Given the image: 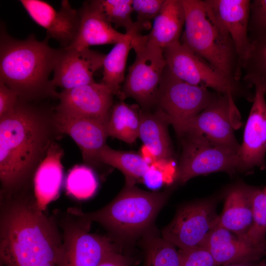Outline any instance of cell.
I'll list each match as a JSON object with an SVG mask.
<instances>
[{"label": "cell", "instance_id": "cell-35", "mask_svg": "<svg viewBox=\"0 0 266 266\" xmlns=\"http://www.w3.org/2000/svg\"><path fill=\"white\" fill-rule=\"evenodd\" d=\"M179 250L181 256V266H219L204 244L190 249Z\"/></svg>", "mask_w": 266, "mask_h": 266}, {"label": "cell", "instance_id": "cell-18", "mask_svg": "<svg viewBox=\"0 0 266 266\" xmlns=\"http://www.w3.org/2000/svg\"><path fill=\"white\" fill-rule=\"evenodd\" d=\"M235 45L241 67L251 46L249 23L251 0H205Z\"/></svg>", "mask_w": 266, "mask_h": 266}, {"label": "cell", "instance_id": "cell-4", "mask_svg": "<svg viewBox=\"0 0 266 266\" xmlns=\"http://www.w3.org/2000/svg\"><path fill=\"white\" fill-rule=\"evenodd\" d=\"M182 2L185 22L180 42L228 78L240 81L242 72L233 42L205 0Z\"/></svg>", "mask_w": 266, "mask_h": 266}, {"label": "cell", "instance_id": "cell-29", "mask_svg": "<svg viewBox=\"0 0 266 266\" xmlns=\"http://www.w3.org/2000/svg\"><path fill=\"white\" fill-rule=\"evenodd\" d=\"M242 80L266 92V36L251 41L250 50L241 65Z\"/></svg>", "mask_w": 266, "mask_h": 266}, {"label": "cell", "instance_id": "cell-3", "mask_svg": "<svg viewBox=\"0 0 266 266\" xmlns=\"http://www.w3.org/2000/svg\"><path fill=\"white\" fill-rule=\"evenodd\" d=\"M49 39L46 36L39 41L31 34L24 40L16 39L1 26L0 81L21 100L35 102L57 98L58 93L49 78L58 49L49 45Z\"/></svg>", "mask_w": 266, "mask_h": 266}, {"label": "cell", "instance_id": "cell-1", "mask_svg": "<svg viewBox=\"0 0 266 266\" xmlns=\"http://www.w3.org/2000/svg\"><path fill=\"white\" fill-rule=\"evenodd\" d=\"M54 114V108L19 99L12 112L0 119V193L33 190L38 167L63 136Z\"/></svg>", "mask_w": 266, "mask_h": 266}, {"label": "cell", "instance_id": "cell-19", "mask_svg": "<svg viewBox=\"0 0 266 266\" xmlns=\"http://www.w3.org/2000/svg\"><path fill=\"white\" fill-rule=\"evenodd\" d=\"M203 244L219 266L256 263L266 256V248L250 244L219 225L212 231Z\"/></svg>", "mask_w": 266, "mask_h": 266}, {"label": "cell", "instance_id": "cell-20", "mask_svg": "<svg viewBox=\"0 0 266 266\" xmlns=\"http://www.w3.org/2000/svg\"><path fill=\"white\" fill-rule=\"evenodd\" d=\"M80 25L77 36L68 47L89 48L94 45L116 44L126 36L105 18L94 0L85 1L78 10Z\"/></svg>", "mask_w": 266, "mask_h": 266}, {"label": "cell", "instance_id": "cell-24", "mask_svg": "<svg viewBox=\"0 0 266 266\" xmlns=\"http://www.w3.org/2000/svg\"><path fill=\"white\" fill-rule=\"evenodd\" d=\"M138 137L157 160L172 159L173 151L165 114L159 109L154 112L140 109Z\"/></svg>", "mask_w": 266, "mask_h": 266}, {"label": "cell", "instance_id": "cell-5", "mask_svg": "<svg viewBox=\"0 0 266 266\" xmlns=\"http://www.w3.org/2000/svg\"><path fill=\"white\" fill-rule=\"evenodd\" d=\"M170 193L169 190L146 191L125 182L121 191L108 204L92 212L81 210V213L102 226L116 241H132L151 230Z\"/></svg>", "mask_w": 266, "mask_h": 266}, {"label": "cell", "instance_id": "cell-9", "mask_svg": "<svg viewBox=\"0 0 266 266\" xmlns=\"http://www.w3.org/2000/svg\"><path fill=\"white\" fill-rule=\"evenodd\" d=\"M175 181L184 183L196 176L217 172L238 171V152L198 134H184Z\"/></svg>", "mask_w": 266, "mask_h": 266}, {"label": "cell", "instance_id": "cell-12", "mask_svg": "<svg viewBox=\"0 0 266 266\" xmlns=\"http://www.w3.org/2000/svg\"><path fill=\"white\" fill-rule=\"evenodd\" d=\"M219 220L215 200L192 202L179 209L162 236L180 250L192 249L203 244Z\"/></svg>", "mask_w": 266, "mask_h": 266}, {"label": "cell", "instance_id": "cell-8", "mask_svg": "<svg viewBox=\"0 0 266 266\" xmlns=\"http://www.w3.org/2000/svg\"><path fill=\"white\" fill-rule=\"evenodd\" d=\"M134 62L129 67L123 84L121 100L134 99L143 110L156 104L159 86L166 66L163 49L147 43L141 33L134 34Z\"/></svg>", "mask_w": 266, "mask_h": 266}, {"label": "cell", "instance_id": "cell-36", "mask_svg": "<svg viewBox=\"0 0 266 266\" xmlns=\"http://www.w3.org/2000/svg\"><path fill=\"white\" fill-rule=\"evenodd\" d=\"M19 100L17 94L0 81V119L12 112Z\"/></svg>", "mask_w": 266, "mask_h": 266}, {"label": "cell", "instance_id": "cell-32", "mask_svg": "<svg viewBox=\"0 0 266 266\" xmlns=\"http://www.w3.org/2000/svg\"><path fill=\"white\" fill-rule=\"evenodd\" d=\"M96 4L107 20L115 28L123 27L126 33L134 31V22L131 18L133 0H95Z\"/></svg>", "mask_w": 266, "mask_h": 266}, {"label": "cell", "instance_id": "cell-11", "mask_svg": "<svg viewBox=\"0 0 266 266\" xmlns=\"http://www.w3.org/2000/svg\"><path fill=\"white\" fill-rule=\"evenodd\" d=\"M231 93H218L203 111L188 121L176 133L201 135L210 141L238 152L234 130L240 124L239 112Z\"/></svg>", "mask_w": 266, "mask_h": 266}, {"label": "cell", "instance_id": "cell-10", "mask_svg": "<svg viewBox=\"0 0 266 266\" xmlns=\"http://www.w3.org/2000/svg\"><path fill=\"white\" fill-rule=\"evenodd\" d=\"M218 94L207 88L178 78L166 66L156 105L165 114L177 133L188 121L206 108Z\"/></svg>", "mask_w": 266, "mask_h": 266}, {"label": "cell", "instance_id": "cell-14", "mask_svg": "<svg viewBox=\"0 0 266 266\" xmlns=\"http://www.w3.org/2000/svg\"><path fill=\"white\" fill-rule=\"evenodd\" d=\"M253 103L238 152V171L249 172L266 167V92L255 87Z\"/></svg>", "mask_w": 266, "mask_h": 266}, {"label": "cell", "instance_id": "cell-28", "mask_svg": "<svg viewBox=\"0 0 266 266\" xmlns=\"http://www.w3.org/2000/svg\"><path fill=\"white\" fill-rule=\"evenodd\" d=\"M143 266H181V256L176 247L150 230L142 238Z\"/></svg>", "mask_w": 266, "mask_h": 266}, {"label": "cell", "instance_id": "cell-22", "mask_svg": "<svg viewBox=\"0 0 266 266\" xmlns=\"http://www.w3.org/2000/svg\"><path fill=\"white\" fill-rule=\"evenodd\" d=\"M63 150L57 142L49 149L38 167L33 181V189L39 208L44 210L59 195L63 178L62 158Z\"/></svg>", "mask_w": 266, "mask_h": 266}, {"label": "cell", "instance_id": "cell-13", "mask_svg": "<svg viewBox=\"0 0 266 266\" xmlns=\"http://www.w3.org/2000/svg\"><path fill=\"white\" fill-rule=\"evenodd\" d=\"M114 95L101 82L63 90L58 93L59 102L54 110L66 115L86 117L107 123Z\"/></svg>", "mask_w": 266, "mask_h": 266}, {"label": "cell", "instance_id": "cell-16", "mask_svg": "<svg viewBox=\"0 0 266 266\" xmlns=\"http://www.w3.org/2000/svg\"><path fill=\"white\" fill-rule=\"evenodd\" d=\"M19 1L32 20L46 30V36L57 40L61 48L68 47L74 42L79 30L80 16L78 10L73 9L68 0H62L58 11L43 0Z\"/></svg>", "mask_w": 266, "mask_h": 266}, {"label": "cell", "instance_id": "cell-37", "mask_svg": "<svg viewBox=\"0 0 266 266\" xmlns=\"http://www.w3.org/2000/svg\"><path fill=\"white\" fill-rule=\"evenodd\" d=\"M133 261L131 257L121 251H116L110 254L97 266H132Z\"/></svg>", "mask_w": 266, "mask_h": 266}, {"label": "cell", "instance_id": "cell-23", "mask_svg": "<svg viewBox=\"0 0 266 266\" xmlns=\"http://www.w3.org/2000/svg\"><path fill=\"white\" fill-rule=\"evenodd\" d=\"M185 22L182 0H164L149 33L142 35L148 43L162 49L180 39Z\"/></svg>", "mask_w": 266, "mask_h": 266}, {"label": "cell", "instance_id": "cell-25", "mask_svg": "<svg viewBox=\"0 0 266 266\" xmlns=\"http://www.w3.org/2000/svg\"><path fill=\"white\" fill-rule=\"evenodd\" d=\"M140 108L120 100L111 108L107 122L108 136L129 144L134 143L139 136Z\"/></svg>", "mask_w": 266, "mask_h": 266}, {"label": "cell", "instance_id": "cell-7", "mask_svg": "<svg viewBox=\"0 0 266 266\" xmlns=\"http://www.w3.org/2000/svg\"><path fill=\"white\" fill-rule=\"evenodd\" d=\"M166 66L175 76L191 84L211 88L220 94L253 100L249 84L231 80L200 57L180 41L163 49Z\"/></svg>", "mask_w": 266, "mask_h": 266}, {"label": "cell", "instance_id": "cell-21", "mask_svg": "<svg viewBox=\"0 0 266 266\" xmlns=\"http://www.w3.org/2000/svg\"><path fill=\"white\" fill-rule=\"evenodd\" d=\"M258 188L237 186L228 193L218 225L242 239L253 223V205Z\"/></svg>", "mask_w": 266, "mask_h": 266}, {"label": "cell", "instance_id": "cell-39", "mask_svg": "<svg viewBox=\"0 0 266 266\" xmlns=\"http://www.w3.org/2000/svg\"><path fill=\"white\" fill-rule=\"evenodd\" d=\"M255 266H266V260H262L257 262Z\"/></svg>", "mask_w": 266, "mask_h": 266}, {"label": "cell", "instance_id": "cell-38", "mask_svg": "<svg viewBox=\"0 0 266 266\" xmlns=\"http://www.w3.org/2000/svg\"><path fill=\"white\" fill-rule=\"evenodd\" d=\"M256 263H241L229 264L222 266H255Z\"/></svg>", "mask_w": 266, "mask_h": 266}, {"label": "cell", "instance_id": "cell-17", "mask_svg": "<svg viewBox=\"0 0 266 266\" xmlns=\"http://www.w3.org/2000/svg\"><path fill=\"white\" fill-rule=\"evenodd\" d=\"M54 120L61 133L69 135L79 148L88 166L101 164L99 154L107 145V123L83 117L66 115L54 110Z\"/></svg>", "mask_w": 266, "mask_h": 266}, {"label": "cell", "instance_id": "cell-31", "mask_svg": "<svg viewBox=\"0 0 266 266\" xmlns=\"http://www.w3.org/2000/svg\"><path fill=\"white\" fill-rule=\"evenodd\" d=\"M253 223L242 239L250 244L266 248V186L258 188L254 198Z\"/></svg>", "mask_w": 266, "mask_h": 266}, {"label": "cell", "instance_id": "cell-33", "mask_svg": "<svg viewBox=\"0 0 266 266\" xmlns=\"http://www.w3.org/2000/svg\"><path fill=\"white\" fill-rule=\"evenodd\" d=\"M164 0H133V10L136 13L134 31L140 33L143 30L151 28L152 21L159 13Z\"/></svg>", "mask_w": 266, "mask_h": 266}, {"label": "cell", "instance_id": "cell-15", "mask_svg": "<svg viewBox=\"0 0 266 266\" xmlns=\"http://www.w3.org/2000/svg\"><path fill=\"white\" fill-rule=\"evenodd\" d=\"M105 56L90 48L58 49L52 84L67 90L95 82L94 74L102 66Z\"/></svg>", "mask_w": 266, "mask_h": 266}, {"label": "cell", "instance_id": "cell-40", "mask_svg": "<svg viewBox=\"0 0 266 266\" xmlns=\"http://www.w3.org/2000/svg\"><path fill=\"white\" fill-rule=\"evenodd\" d=\"M0 266H1V265H0Z\"/></svg>", "mask_w": 266, "mask_h": 266}, {"label": "cell", "instance_id": "cell-2", "mask_svg": "<svg viewBox=\"0 0 266 266\" xmlns=\"http://www.w3.org/2000/svg\"><path fill=\"white\" fill-rule=\"evenodd\" d=\"M0 265L57 266L62 236L33 190L0 193Z\"/></svg>", "mask_w": 266, "mask_h": 266}, {"label": "cell", "instance_id": "cell-30", "mask_svg": "<svg viewBox=\"0 0 266 266\" xmlns=\"http://www.w3.org/2000/svg\"><path fill=\"white\" fill-rule=\"evenodd\" d=\"M98 187L97 177L87 166H76L69 172L66 180V189L70 196L80 200L94 195Z\"/></svg>", "mask_w": 266, "mask_h": 266}, {"label": "cell", "instance_id": "cell-27", "mask_svg": "<svg viewBox=\"0 0 266 266\" xmlns=\"http://www.w3.org/2000/svg\"><path fill=\"white\" fill-rule=\"evenodd\" d=\"M99 158L100 164L120 170L125 175V182L132 184L142 182L144 176L150 167L139 154L116 150L107 145L100 151Z\"/></svg>", "mask_w": 266, "mask_h": 266}, {"label": "cell", "instance_id": "cell-26", "mask_svg": "<svg viewBox=\"0 0 266 266\" xmlns=\"http://www.w3.org/2000/svg\"><path fill=\"white\" fill-rule=\"evenodd\" d=\"M126 37L115 44L110 51L105 55L102 67L103 77L101 82L119 96L121 87L125 79L126 63L129 52L132 49V41L133 31L125 33Z\"/></svg>", "mask_w": 266, "mask_h": 266}, {"label": "cell", "instance_id": "cell-6", "mask_svg": "<svg viewBox=\"0 0 266 266\" xmlns=\"http://www.w3.org/2000/svg\"><path fill=\"white\" fill-rule=\"evenodd\" d=\"M91 223L81 210L67 209L60 223L62 244L57 266H97L111 253L121 251L112 237L90 233Z\"/></svg>", "mask_w": 266, "mask_h": 266}, {"label": "cell", "instance_id": "cell-34", "mask_svg": "<svg viewBox=\"0 0 266 266\" xmlns=\"http://www.w3.org/2000/svg\"><path fill=\"white\" fill-rule=\"evenodd\" d=\"M248 31L250 41L266 36V0H251Z\"/></svg>", "mask_w": 266, "mask_h": 266}]
</instances>
